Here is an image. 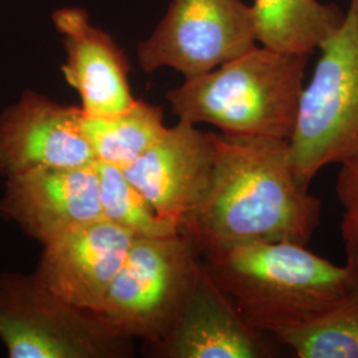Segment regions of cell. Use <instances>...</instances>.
Returning a JSON list of instances; mask_svg holds the SVG:
<instances>
[{
    "instance_id": "obj_14",
    "label": "cell",
    "mask_w": 358,
    "mask_h": 358,
    "mask_svg": "<svg viewBox=\"0 0 358 358\" xmlns=\"http://www.w3.org/2000/svg\"><path fill=\"white\" fill-rule=\"evenodd\" d=\"M257 38L278 51L312 55L341 26L345 13L320 0H255Z\"/></svg>"
},
{
    "instance_id": "obj_18",
    "label": "cell",
    "mask_w": 358,
    "mask_h": 358,
    "mask_svg": "<svg viewBox=\"0 0 358 358\" xmlns=\"http://www.w3.org/2000/svg\"><path fill=\"white\" fill-rule=\"evenodd\" d=\"M336 194L346 215L358 219V157L341 164L336 182Z\"/></svg>"
},
{
    "instance_id": "obj_10",
    "label": "cell",
    "mask_w": 358,
    "mask_h": 358,
    "mask_svg": "<svg viewBox=\"0 0 358 358\" xmlns=\"http://www.w3.org/2000/svg\"><path fill=\"white\" fill-rule=\"evenodd\" d=\"M134 239L106 219L93 222L44 244L34 273L66 303L100 312Z\"/></svg>"
},
{
    "instance_id": "obj_5",
    "label": "cell",
    "mask_w": 358,
    "mask_h": 358,
    "mask_svg": "<svg viewBox=\"0 0 358 358\" xmlns=\"http://www.w3.org/2000/svg\"><path fill=\"white\" fill-rule=\"evenodd\" d=\"M0 341L11 358H128L134 346L100 312L75 307L35 273L0 271Z\"/></svg>"
},
{
    "instance_id": "obj_15",
    "label": "cell",
    "mask_w": 358,
    "mask_h": 358,
    "mask_svg": "<svg viewBox=\"0 0 358 358\" xmlns=\"http://www.w3.org/2000/svg\"><path fill=\"white\" fill-rule=\"evenodd\" d=\"M164 109L137 100L124 113L108 118H87L83 129L97 162L127 169L166 133Z\"/></svg>"
},
{
    "instance_id": "obj_3",
    "label": "cell",
    "mask_w": 358,
    "mask_h": 358,
    "mask_svg": "<svg viewBox=\"0 0 358 358\" xmlns=\"http://www.w3.org/2000/svg\"><path fill=\"white\" fill-rule=\"evenodd\" d=\"M308 53L252 48L166 93L178 120L210 124L222 133L291 140Z\"/></svg>"
},
{
    "instance_id": "obj_12",
    "label": "cell",
    "mask_w": 358,
    "mask_h": 358,
    "mask_svg": "<svg viewBox=\"0 0 358 358\" xmlns=\"http://www.w3.org/2000/svg\"><path fill=\"white\" fill-rule=\"evenodd\" d=\"M52 23L66 53L63 76L80 96L84 115L108 118L130 109L137 101L129 83L130 65L115 38L93 26L88 13L78 7L56 10Z\"/></svg>"
},
{
    "instance_id": "obj_6",
    "label": "cell",
    "mask_w": 358,
    "mask_h": 358,
    "mask_svg": "<svg viewBox=\"0 0 358 358\" xmlns=\"http://www.w3.org/2000/svg\"><path fill=\"white\" fill-rule=\"evenodd\" d=\"M203 267L198 245L182 232L136 238L100 313L131 338L154 345L178 319Z\"/></svg>"
},
{
    "instance_id": "obj_1",
    "label": "cell",
    "mask_w": 358,
    "mask_h": 358,
    "mask_svg": "<svg viewBox=\"0 0 358 358\" xmlns=\"http://www.w3.org/2000/svg\"><path fill=\"white\" fill-rule=\"evenodd\" d=\"M215 159L201 202L179 232L202 256L252 242L309 243L321 201L296 174L288 140L211 133Z\"/></svg>"
},
{
    "instance_id": "obj_17",
    "label": "cell",
    "mask_w": 358,
    "mask_h": 358,
    "mask_svg": "<svg viewBox=\"0 0 358 358\" xmlns=\"http://www.w3.org/2000/svg\"><path fill=\"white\" fill-rule=\"evenodd\" d=\"M97 174L103 219L128 231L134 238H161L179 234L174 223L158 215L122 169L97 162Z\"/></svg>"
},
{
    "instance_id": "obj_4",
    "label": "cell",
    "mask_w": 358,
    "mask_h": 358,
    "mask_svg": "<svg viewBox=\"0 0 358 358\" xmlns=\"http://www.w3.org/2000/svg\"><path fill=\"white\" fill-rule=\"evenodd\" d=\"M319 50L289 140L296 174L308 187L321 169L358 157V0Z\"/></svg>"
},
{
    "instance_id": "obj_13",
    "label": "cell",
    "mask_w": 358,
    "mask_h": 358,
    "mask_svg": "<svg viewBox=\"0 0 358 358\" xmlns=\"http://www.w3.org/2000/svg\"><path fill=\"white\" fill-rule=\"evenodd\" d=\"M268 336L247 324L203 267L178 319L152 346L164 358H266L275 356Z\"/></svg>"
},
{
    "instance_id": "obj_7",
    "label": "cell",
    "mask_w": 358,
    "mask_h": 358,
    "mask_svg": "<svg viewBox=\"0 0 358 358\" xmlns=\"http://www.w3.org/2000/svg\"><path fill=\"white\" fill-rule=\"evenodd\" d=\"M252 6L242 0H173L153 34L137 47L146 73L171 68L185 80L205 75L255 48Z\"/></svg>"
},
{
    "instance_id": "obj_2",
    "label": "cell",
    "mask_w": 358,
    "mask_h": 358,
    "mask_svg": "<svg viewBox=\"0 0 358 358\" xmlns=\"http://www.w3.org/2000/svg\"><path fill=\"white\" fill-rule=\"evenodd\" d=\"M341 232L345 266L294 242L241 244L203 262L247 324L276 337L313 322L357 289V235L344 217Z\"/></svg>"
},
{
    "instance_id": "obj_9",
    "label": "cell",
    "mask_w": 358,
    "mask_h": 358,
    "mask_svg": "<svg viewBox=\"0 0 358 358\" xmlns=\"http://www.w3.org/2000/svg\"><path fill=\"white\" fill-rule=\"evenodd\" d=\"M0 217L47 244L77 227L103 219L97 164L38 169L6 178Z\"/></svg>"
},
{
    "instance_id": "obj_8",
    "label": "cell",
    "mask_w": 358,
    "mask_h": 358,
    "mask_svg": "<svg viewBox=\"0 0 358 358\" xmlns=\"http://www.w3.org/2000/svg\"><path fill=\"white\" fill-rule=\"evenodd\" d=\"M83 120L80 106L24 90L0 113V176L11 178L38 169L97 164Z\"/></svg>"
},
{
    "instance_id": "obj_16",
    "label": "cell",
    "mask_w": 358,
    "mask_h": 358,
    "mask_svg": "<svg viewBox=\"0 0 358 358\" xmlns=\"http://www.w3.org/2000/svg\"><path fill=\"white\" fill-rule=\"evenodd\" d=\"M275 338L300 358H358V288L313 322Z\"/></svg>"
},
{
    "instance_id": "obj_11",
    "label": "cell",
    "mask_w": 358,
    "mask_h": 358,
    "mask_svg": "<svg viewBox=\"0 0 358 358\" xmlns=\"http://www.w3.org/2000/svg\"><path fill=\"white\" fill-rule=\"evenodd\" d=\"M214 159L211 131L178 120L124 173L158 215L180 230L205 194Z\"/></svg>"
},
{
    "instance_id": "obj_19",
    "label": "cell",
    "mask_w": 358,
    "mask_h": 358,
    "mask_svg": "<svg viewBox=\"0 0 358 358\" xmlns=\"http://www.w3.org/2000/svg\"><path fill=\"white\" fill-rule=\"evenodd\" d=\"M344 219H346L352 226H353V229H355V231H356V235H357V239H358V219H356V217H349V215H346V214H344Z\"/></svg>"
}]
</instances>
